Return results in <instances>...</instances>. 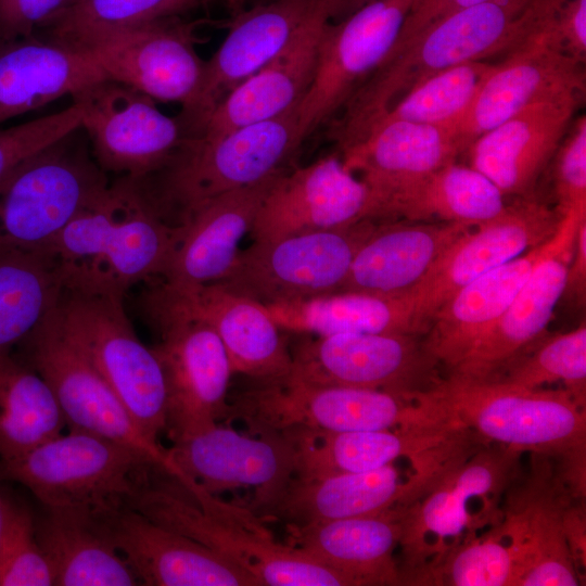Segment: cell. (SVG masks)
Returning <instances> with one entry per match:
<instances>
[{
  "label": "cell",
  "instance_id": "1",
  "mask_svg": "<svg viewBox=\"0 0 586 586\" xmlns=\"http://www.w3.org/2000/svg\"><path fill=\"white\" fill-rule=\"evenodd\" d=\"M181 226L166 222L138 179L102 190L63 229L46 254L62 288L123 296L139 281L162 276Z\"/></svg>",
  "mask_w": 586,
  "mask_h": 586
},
{
  "label": "cell",
  "instance_id": "2",
  "mask_svg": "<svg viewBox=\"0 0 586 586\" xmlns=\"http://www.w3.org/2000/svg\"><path fill=\"white\" fill-rule=\"evenodd\" d=\"M129 508L232 560L260 586H354L296 547L276 540L250 508L156 467Z\"/></svg>",
  "mask_w": 586,
  "mask_h": 586
},
{
  "label": "cell",
  "instance_id": "3",
  "mask_svg": "<svg viewBox=\"0 0 586 586\" xmlns=\"http://www.w3.org/2000/svg\"><path fill=\"white\" fill-rule=\"evenodd\" d=\"M531 0H486L428 26L390 50L331 120L341 150L362 139L410 88L468 61L506 55L514 24Z\"/></svg>",
  "mask_w": 586,
  "mask_h": 586
},
{
  "label": "cell",
  "instance_id": "4",
  "mask_svg": "<svg viewBox=\"0 0 586 586\" xmlns=\"http://www.w3.org/2000/svg\"><path fill=\"white\" fill-rule=\"evenodd\" d=\"M297 107L217 136L187 138L161 168L139 179L157 214L178 226L211 199L290 170L303 143Z\"/></svg>",
  "mask_w": 586,
  "mask_h": 586
},
{
  "label": "cell",
  "instance_id": "5",
  "mask_svg": "<svg viewBox=\"0 0 586 586\" xmlns=\"http://www.w3.org/2000/svg\"><path fill=\"white\" fill-rule=\"evenodd\" d=\"M229 399L227 420L243 421L252 434L301 429L351 432L441 425L457 421L432 391L408 394L321 385L290 374L253 379Z\"/></svg>",
  "mask_w": 586,
  "mask_h": 586
},
{
  "label": "cell",
  "instance_id": "6",
  "mask_svg": "<svg viewBox=\"0 0 586 586\" xmlns=\"http://www.w3.org/2000/svg\"><path fill=\"white\" fill-rule=\"evenodd\" d=\"M433 392L483 443L548 456L570 484H585L586 411L564 388L449 374Z\"/></svg>",
  "mask_w": 586,
  "mask_h": 586
},
{
  "label": "cell",
  "instance_id": "7",
  "mask_svg": "<svg viewBox=\"0 0 586 586\" xmlns=\"http://www.w3.org/2000/svg\"><path fill=\"white\" fill-rule=\"evenodd\" d=\"M157 466L127 445L68 430L22 456L0 460V476L27 487L43 507L101 517L129 508Z\"/></svg>",
  "mask_w": 586,
  "mask_h": 586
},
{
  "label": "cell",
  "instance_id": "8",
  "mask_svg": "<svg viewBox=\"0 0 586 586\" xmlns=\"http://www.w3.org/2000/svg\"><path fill=\"white\" fill-rule=\"evenodd\" d=\"M522 454L484 443L409 506L399 543L400 585L408 574L501 521Z\"/></svg>",
  "mask_w": 586,
  "mask_h": 586
},
{
  "label": "cell",
  "instance_id": "9",
  "mask_svg": "<svg viewBox=\"0 0 586 586\" xmlns=\"http://www.w3.org/2000/svg\"><path fill=\"white\" fill-rule=\"evenodd\" d=\"M77 128L0 178V250L44 253L109 186Z\"/></svg>",
  "mask_w": 586,
  "mask_h": 586
},
{
  "label": "cell",
  "instance_id": "10",
  "mask_svg": "<svg viewBox=\"0 0 586 586\" xmlns=\"http://www.w3.org/2000/svg\"><path fill=\"white\" fill-rule=\"evenodd\" d=\"M54 313L139 428L158 442L166 429L164 372L153 348L137 336L123 296L62 289Z\"/></svg>",
  "mask_w": 586,
  "mask_h": 586
},
{
  "label": "cell",
  "instance_id": "11",
  "mask_svg": "<svg viewBox=\"0 0 586 586\" xmlns=\"http://www.w3.org/2000/svg\"><path fill=\"white\" fill-rule=\"evenodd\" d=\"M375 226L365 219L340 229L253 241L215 283L265 306L335 293Z\"/></svg>",
  "mask_w": 586,
  "mask_h": 586
},
{
  "label": "cell",
  "instance_id": "12",
  "mask_svg": "<svg viewBox=\"0 0 586 586\" xmlns=\"http://www.w3.org/2000/svg\"><path fill=\"white\" fill-rule=\"evenodd\" d=\"M146 306L161 334L153 351L165 378V433L175 442L227 419L232 372L221 341L207 322L152 293Z\"/></svg>",
  "mask_w": 586,
  "mask_h": 586
},
{
  "label": "cell",
  "instance_id": "13",
  "mask_svg": "<svg viewBox=\"0 0 586 586\" xmlns=\"http://www.w3.org/2000/svg\"><path fill=\"white\" fill-rule=\"evenodd\" d=\"M17 346L21 355L16 356L52 390L68 430L127 445L168 473H177L167 448L144 434L109 383L67 337L54 307Z\"/></svg>",
  "mask_w": 586,
  "mask_h": 586
},
{
  "label": "cell",
  "instance_id": "14",
  "mask_svg": "<svg viewBox=\"0 0 586 586\" xmlns=\"http://www.w3.org/2000/svg\"><path fill=\"white\" fill-rule=\"evenodd\" d=\"M449 466L442 449H431L370 471L294 475L254 512L264 522L280 520L291 525L375 513L397 505L413 504Z\"/></svg>",
  "mask_w": 586,
  "mask_h": 586
},
{
  "label": "cell",
  "instance_id": "15",
  "mask_svg": "<svg viewBox=\"0 0 586 586\" xmlns=\"http://www.w3.org/2000/svg\"><path fill=\"white\" fill-rule=\"evenodd\" d=\"M73 101L82 109L80 128L104 171L142 179L158 168L191 133L181 116H169L148 95L103 78Z\"/></svg>",
  "mask_w": 586,
  "mask_h": 586
},
{
  "label": "cell",
  "instance_id": "16",
  "mask_svg": "<svg viewBox=\"0 0 586 586\" xmlns=\"http://www.w3.org/2000/svg\"><path fill=\"white\" fill-rule=\"evenodd\" d=\"M417 334L343 333L302 341L290 375L315 384L398 394L428 392L442 380Z\"/></svg>",
  "mask_w": 586,
  "mask_h": 586
},
{
  "label": "cell",
  "instance_id": "17",
  "mask_svg": "<svg viewBox=\"0 0 586 586\" xmlns=\"http://www.w3.org/2000/svg\"><path fill=\"white\" fill-rule=\"evenodd\" d=\"M415 0H377L322 30L316 73L301 101L304 142L331 122L393 47Z\"/></svg>",
  "mask_w": 586,
  "mask_h": 586
},
{
  "label": "cell",
  "instance_id": "18",
  "mask_svg": "<svg viewBox=\"0 0 586 586\" xmlns=\"http://www.w3.org/2000/svg\"><path fill=\"white\" fill-rule=\"evenodd\" d=\"M562 215L532 199H520L496 217L459 235L408 291L415 320L424 332L441 306L482 273L548 241Z\"/></svg>",
  "mask_w": 586,
  "mask_h": 586
},
{
  "label": "cell",
  "instance_id": "19",
  "mask_svg": "<svg viewBox=\"0 0 586 586\" xmlns=\"http://www.w3.org/2000/svg\"><path fill=\"white\" fill-rule=\"evenodd\" d=\"M241 434L214 426L171 442L167 455L177 469L175 477H190L212 494L252 488L246 506L266 505L295 475L291 444L280 433Z\"/></svg>",
  "mask_w": 586,
  "mask_h": 586
},
{
  "label": "cell",
  "instance_id": "20",
  "mask_svg": "<svg viewBox=\"0 0 586 586\" xmlns=\"http://www.w3.org/2000/svg\"><path fill=\"white\" fill-rule=\"evenodd\" d=\"M193 31V24L178 16L114 34L81 50L106 78L155 102L180 104L183 111L195 98L205 66Z\"/></svg>",
  "mask_w": 586,
  "mask_h": 586
},
{
  "label": "cell",
  "instance_id": "21",
  "mask_svg": "<svg viewBox=\"0 0 586 586\" xmlns=\"http://www.w3.org/2000/svg\"><path fill=\"white\" fill-rule=\"evenodd\" d=\"M369 190L340 154L277 177L251 228L253 241L276 240L352 226L368 219Z\"/></svg>",
  "mask_w": 586,
  "mask_h": 586
},
{
  "label": "cell",
  "instance_id": "22",
  "mask_svg": "<svg viewBox=\"0 0 586 586\" xmlns=\"http://www.w3.org/2000/svg\"><path fill=\"white\" fill-rule=\"evenodd\" d=\"M551 459L532 454L527 479L505 496L502 519L519 560L517 586L581 585L563 532L564 511L576 498Z\"/></svg>",
  "mask_w": 586,
  "mask_h": 586
},
{
  "label": "cell",
  "instance_id": "23",
  "mask_svg": "<svg viewBox=\"0 0 586 586\" xmlns=\"http://www.w3.org/2000/svg\"><path fill=\"white\" fill-rule=\"evenodd\" d=\"M585 63L539 42H527L493 65L463 114L449 124L462 151L525 107L585 94Z\"/></svg>",
  "mask_w": 586,
  "mask_h": 586
},
{
  "label": "cell",
  "instance_id": "24",
  "mask_svg": "<svg viewBox=\"0 0 586 586\" xmlns=\"http://www.w3.org/2000/svg\"><path fill=\"white\" fill-rule=\"evenodd\" d=\"M584 218L586 208L571 209L563 215L547 253L509 307L449 374L485 379L545 331L563 295L576 230Z\"/></svg>",
  "mask_w": 586,
  "mask_h": 586
},
{
  "label": "cell",
  "instance_id": "25",
  "mask_svg": "<svg viewBox=\"0 0 586 586\" xmlns=\"http://www.w3.org/2000/svg\"><path fill=\"white\" fill-rule=\"evenodd\" d=\"M317 10L311 0H269L233 14L224 41L205 61L192 103L180 116L196 136L219 101L269 62Z\"/></svg>",
  "mask_w": 586,
  "mask_h": 586
},
{
  "label": "cell",
  "instance_id": "26",
  "mask_svg": "<svg viewBox=\"0 0 586 586\" xmlns=\"http://www.w3.org/2000/svg\"><path fill=\"white\" fill-rule=\"evenodd\" d=\"M98 518L141 585L260 586L232 560L133 509Z\"/></svg>",
  "mask_w": 586,
  "mask_h": 586
},
{
  "label": "cell",
  "instance_id": "27",
  "mask_svg": "<svg viewBox=\"0 0 586 586\" xmlns=\"http://www.w3.org/2000/svg\"><path fill=\"white\" fill-rule=\"evenodd\" d=\"M165 303L207 322L226 351L232 374L271 379L291 372L292 355L267 307L213 282L151 292Z\"/></svg>",
  "mask_w": 586,
  "mask_h": 586
},
{
  "label": "cell",
  "instance_id": "28",
  "mask_svg": "<svg viewBox=\"0 0 586 586\" xmlns=\"http://www.w3.org/2000/svg\"><path fill=\"white\" fill-rule=\"evenodd\" d=\"M584 98L536 102L476 138L466 153L470 166L505 195L532 199Z\"/></svg>",
  "mask_w": 586,
  "mask_h": 586
},
{
  "label": "cell",
  "instance_id": "29",
  "mask_svg": "<svg viewBox=\"0 0 586 586\" xmlns=\"http://www.w3.org/2000/svg\"><path fill=\"white\" fill-rule=\"evenodd\" d=\"M279 175L196 207L180 225V239L162 275L163 283L184 289L221 280L234 264L239 243L250 233L259 206Z\"/></svg>",
  "mask_w": 586,
  "mask_h": 586
},
{
  "label": "cell",
  "instance_id": "30",
  "mask_svg": "<svg viewBox=\"0 0 586 586\" xmlns=\"http://www.w3.org/2000/svg\"><path fill=\"white\" fill-rule=\"evenodd\" d=\"M409 506L321 523L286 524L288 545L346 576L354 586L400 585L394 552Z\"/></svg>",
  "mask_w": 586,
  "mask_h": 586
},
{
  "label": "cell",
  "instance_id": "31",
  "mask_svg": "<svg viewBox=\"0 0 586 586\" xmlns=\"http://www.w3.org/2000/svg\"><path fill=\"white\" fill-rule=\"evenodd\" d=\"M327 23L317 8L279 53L219 101L196 136H217L298 106L313 82Z\"/></svg>",
  "mask_w": 586,
  "mask_h": 586
},
{
  "label": "cell",
  "instance_id": "32",
  "mask_svg": "<svg viewBox=\"0 0 586 586\" xmlns=\"http://www.w3.org/2000/svg\"><path fill=\"white\" fill-rule=\"evenodd\" d=\"M341 152L345 167L369 190L368 219L387 195L456 162L462 154L449 124L404 120L378 124L362 139Z\"/></svg>",
  "mask_w": 586,
  "mask_h": 586
},
{
  "label": "cell",
  "instance_id": "33",
  "mask_svg": "<svg viewBox=\"0 0 586 586\" xmlns=\"http://www.w3.org/2000/svg\"><path fill=\"white\" fill-rule=\"evenodd\" d=\"M550 239L482 273L441 306L422 340L424 348L438 365L449 371L460 365L509 307L547 253Z\"/></svg>",
  "mask_w": 586,
  "mask_h": 586
},
{
  "label": "cell",
  "instance_id": "34",
  "mask_svg": "<svg viewBox=\"0 0 586 586\" xmlns=\"http://www.w3.org/2000/svg\"><path fill=\"white\" fill-rule=\"evenodd\" d=\"M472 227L458 222L377 221L374 230L357 250L337 292L404 294Z\"/></svg>",
  "mask_w": 586,
  "mask_h": 586
},
{
  "label": "cell",
  "instance_id": "35",
  "mask_svg": "<svg viewBox=\"0 0 586 586\" xmlns=\"http://www.w3.org/2000/svg\"><path fill=\"white\" fill-rule=\"evenodd\" d=\"M470 432L460 422L351 432H279L292 446L295 475L364 472L440 447Z\"/></svg>",
  "mask_w": 586,
  "mask_h": 586
},
{
  "label": "cell",
  "instance_id": "36",
  "mask_svg": "<svg viewBox=\"0 0 586 586\" xmlns=\"http://www.w3.org/2000/svg\"><path fill=\"white\" fill-rule=\"evenodd\" d=\"M106 78L84 50L35 36L0 44V125Z\"/></svg>",
  "mask_w": 586,
  "mask_h": 586
},
{
  "label": "cell",
  "instance_id": "37",
  "mask_svg": "<svg viewBox=\"0 0 586 586\" xmlns=\"http://www.w3.org/2000/svg\"><path fill=\"white\" fill-rule=\"evenodd\" d=\"M39 547L58 586L141 585L97 515L48 508L35 517Z\"/></svg>",
  "mask_w": 586,
  "mask_h": 586
},
{
  "label": "cell",
  "instance_id": "38",
  "mask_svg": "<svg viewBox=\"0 0 586 586\" xmlns=\"http://www.w3.org/2000/svg\"><path fill=\"white\" fill-rule=\"evenodd\" d=\"M505 196L481 171L451 162L387 195L370 219L476 226L505 209Z\"/></svg>",
  "mask_w": 586,
  "mask_h": 586
},
{
  "label": "cell",
  "instance_id": "39",
  "mask_svg": "<svg viewBox=\"0 0 586 586\" xmlns=\"http://www.w3.org/2000/svg\"><path fill=\"white\" fill-rule=\"evenodd\" d=\"M266 307L282 330L317 336L422 332L415 320L409 292L399 295L335 292Z\"/></svg>",
  "mask_w": 586,
  "mask_h": 586
},
{
  "label": "cell",
  "instance_id": "40",
  "mask_svg": "<svg viewBox=\"0 0 586 586\" xmlns=\"http://www.w3.org/2000/svg\"><path fill=\"white\" fill-rule=\"evenodd\" d=\"M65 426L48 383L13 352L0 356V460L33 450Z\"/></svg>",
  "mask_w": 586,
  "mask_h": 586
},
{
  "label": "cell",
  "instance_id": "41",
  "mask_svg": "<svg viewBox=\"0 0 586 586\" xmlns=\"http://www.w3.org/2000/svg\"><path fill=\"white\" fill-rule=\"evenodd\" d=\"M62 289L47 254L0 250V356L12 353L38 327Z\"/></svg>",
  "mask_w": 586,
  "mask_h": 586
},
{
  "label": "cell",
  "instance_id": "42",
  "mask_svg": "<svg viewBox=\"0 0 586 586\" xmlns=\"http://www.w3.org/2000/svg\"><path fill=\"white\" fill-rule=\"evenodd\" d=\"M518 552L500 522L404 577L402 585L517 586Z\"/></svg>",
  "mask_w": 586,
  "mask_h": 586
},
{
  "label": "cell",
  "instance_id": "43",
  "mask_svg": "<svg viewBox=\"0 0 586 586\" xmlns=\"http://www.w3.org/2000/svg\"><path fill=\"white\" fill-rule=\"evenodd\" d=\"M206 0H75L48 28L49 39L73 48L117 33L178 17Z\"/></svg>",
  "mask_w": 586,
  "mask_h": 586
},
{
  "label": "cell",
  "instance_id": "44",
  "mask_svg": "<svg viewBox=\"0 0 586 586\" xmlns=\"http://www.w3.org/2000/svg\"><path fill=\"white\" fill-rule=\"evenodd\" d=\"M492 67L493 64L483 60L468 61L426 77L399 98L372 128L393 120L454 124L470 105Z\"/></svg>",
  "mask_w": 586,
  "mask_h": 586
},
{
  "label": "cell",
  "instance_id": "45",
  "mask_svg": "<svg viewBox=\"0 0 586 586\" xmlns=\"http://www.w3.org/2000/svg\"><path fill=\"white\" fill-rule=\"evenodd\" d=\"M526 388L561 382L585 407L586 324L545 340L531 353L518 355L485 379Z\"/></svg>",
  "mask_w": 586,
  "mask_h": 586
},
{
  "label": "cell",
  "instance_id": "46",
  "mask_svg": "<svg viewBox=\"0 0 586 586\" xmlns=\"http://www.w3.org/2000/svg\"><path fill=\"white\" fill-rule=\"evenodd\" d=\"M527 42L585 63L586 0H531L515 22L508 54Z\"/></svg>",
  "mask_w": 586,
  "mask_h": 586
},
{
  "label": "cell",
  "instance_id": "47",
  "mask_svg": "<svg viewBox=\"0 0 586 586\" xmlns=\"http://www.w3.org/2000/svg\"><path fill=\"white\" fill-rule=\"evenodd\" d=\"M0 531V586H51L52 571L39 547L27 505L4 495Z\"/></svg>",
  "mask_w": 586,
  "mask_h": 586
},
{
  "label": "cell",
  "instance_id": "48",
  "mask_svg": "<svg viewBox=\"0 0 586 586\" xmlns=\"http://www.w3.org/2000/svg\"><path fill=\"white\" fill-rule=\"evenodd\" d=\"M82 109H66L16 126L0 127V178L25 158L80 127Z\"/></svg>",
  "mask_w": 586,
  "mask_h": 586
},
{
  "label": "cell",
  "instance_id": "49",
  "mask_svg": "<svg viewBox=\"0 0 586 586\" xmlns=\"http://www.w3.org/2000/svg\"><path fill=\"white\" fill-rule=\"evenodd\" d=\"M557 209L563 216L571 209L586 208V118L570 125L553 158Z\"/></svg>",
  "mask_w": 586,
  "mask_h": 586
},
{
  "label": "cell",
  "instance_id": "50",
  "mask_svg": "<svg viewBox=\"0 0 586 586\" xmlns=\"http://www.w3.org/2000/svg\"><path fill=\"white\" fill-rule=\"evenodd\" d=\"M75 0H0V44L34 37L47 28Z\"/></svg>",
  "mask_w": 586,
  "mask_h": 586
},
{
  "label": "cell",
  "instance_id": "51",
  "mask_svg": "<svg viewBox=\"0 0 586 586\" xmlns=\"http://www.w3.org/2000/svg\"><path fill=\"white\" fill-rule=\"evenodd\" d=\"M484 1L486 0H415L390 50L404 46L424 28L441 18Z\"/></svg>",
  "mask_w": 586,
  "mask_h": 586
},
{
  "label": "cell",
  "instance_id": "52",
  "mask_svg": "<svg viewBox=\"0 0 586 586\" xmlns=\"http://www.w3.org/2000/svg\"><path fill=\"white\" fill-rule=\"evenodd\" d=\"M573 500L563 514V532L565 542L578 576L585 584L586 575V513L584 500Z\"/></svg>",
  "mask_w": 586,
  "mask_h": 586
},
{
  "label": "cell",
  "instance_id": "53",
  "mask_svg": "<svg viewBox=\"0 0 586 586\" xmlns=\"http://www.w3.org/2000/svg\"><path fill=\"white\" fill-rule=\"evenodd\" d=\"M586 292V218L576 230L573 252L566 270L562 296L572 302L584 303Z\"/></svg>",
  "mask_w": 586,
  "mask_h": 586
},
{
  "label": "cell",
  "instance_id": "54",
  "mask_svg": "<svg viewBox=\"0 0 586 586\" xmlns=\"http://www.w3.org/2000/svg\"><path fill=\"white\" fill-rule=\"evenodd\" d=\"M328 22L335 23L377 0H313Z\"/></svg>",
  "mask_w": 586,
  "mask_h": 586
},
{
  "label": "cell",
  "instance_id": "55",
  "mask_svg": "<svg viewBox=\"0 0 586 586\" xmlns=\"http://www.w3.org/2000/svg\"><path fill=\"white\" fill-rule=\"evenodd\" d=\"M226 5L232 11V13H238L245 8V4L250 0H224Z\"/></svg>",
  "mask_w": 586,
  "mask_h": 586
},
{
  "label": "cell",
  "instance_id": "56",
  "mask_svg": "<svg viewBox=\"0 0 586 586\" xmlns=\"http://www.w3.org/2000/svg\"><path fill=\"white\" fill-rule=\"evenodd\" d=\"M1 476H0V481H1ZM3 513H4V496H3V491L0 488V531H1V526H2V521H3Z\"/></svg>",
  "mask_w": 586,
  "mask_h": 586
}]
</instances>
